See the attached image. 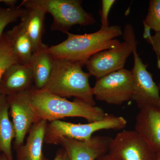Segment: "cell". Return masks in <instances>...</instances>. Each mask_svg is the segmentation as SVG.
<instances>
[{
  "label": "cell",
  "instance_id": "2e32d148",
  "mask_svg": "<svg viewBox=\"0 0 160 160\" xmlns=\"http://www.w3.org/2000/svg\"><path fill=\"white\" fill-rule=\"evenodd\" d=\"M49 46L43 42L32 56L29 65L34 78V88L43 89L48 82L53 69L54 59L48 50Z\"/></svg>",
  "mask_w": 160,
  "mask_h": 160
},
{
  "label": "cell",
  "instance_id": "44dd1931",
  "mask_svg": "<svg viewBox=\"0 0 160 160\" xmlns=\"http://www.w3.org/2000/svg\"><path fill=\"white\" fill-rule=\"evenodd\" d=\"M143 22L155 32H160V0L149 1L148 13Z\"/></svg>",
  "mask_w": 160,
  "mask_h": 160
},
{
  "label": "cell",
  "instance_id": "603a6c76",
  "mask_svg": "<svg viewBox=\"0 0 160 160\" xmlns=\"http://www.w3.org/2000/svg\"><path fill=\"white\" fill-rule=\"evenodd\" d=\"M146 41L152 47L158 57V66L160 69V32H155L154 36H151ZM160 90V81L158 85Z\"/></svg>",
  "mask_w": 160,
  "mask_h": 160
},
{
  "label": "cell",
  "instance_id": "8fae6325",
  "mask_svg": "<svg viewBox=\"0 0 160 160\" xmlns=\"http://www.w3.org/2000/svg\"><path fill=\"white\" fill-rule=\"evenodd\" d=\"M112 138L93 136L87 141L62 138L59 144L66 152L69 160H96L108 152Z\"/></svg>",
  "mask_w": 160,
  "mask_h": 160
},
{
  "label": "cell",
  "instance_id": "d4e9b609",
  "mask_svg": "<svg viewBox=\"0 0 160 160\" xmlns=\"http://www.w3.org/2000/svg\"><path fill=\"white\" fill-rule=\"evenodd\" d=\"M96 160H121L115 156L107 152L100 157L97 159Z\"/></svg>",
  "mask_w": 160,
  "mask_h": 160
},
{
  "label": "cell",
  "instance_id": "7a4b0ae2",
  "mask_svg": "<svg viewBox=\"0 0 160 160\" xmlns=\"http://www.w3.org/2000/svg\"><path fill=\"white\" fill-rule=\"evenodd\" d=\"M28 96L38 121L43 120L50 122L66 118L78 117L92 122L103 119L107 114L98 106H92L76 98L69 101L34 87L28 91Z\"/></svg>",
  "mask_w": 160,
  "mask_h": 160
},
{
  "label": "cell",
  "instance_id": "f1b7e54d",
  "mask_svg": "<svg viewBox=\"0 0 160 160\" xmlns=\"http://www.w3.org/2000/svg\"></svg>",
  "mask_w": 160,
  "mask_h": 160
},
{
  "label": "cell",
  "instance_id": "cb8c5ba5",
  "mask_svg": "<svg viewBox=\"0 0 160 160\" xmlns=\"http://www.w3.org/2000/svg\"><path fill=\"white\" fill-rule=\"evenodd\" d=\"M53 160H69L66 152L63 148L59 149L56 152Z\"/></svg>",
  "mask_w": 160,
  "mask_h": 160
},
{
  "label": "cell",
  "instance_id": "9c48e42d",
  "mask_svg": "<svg viewBox=\"0 0 160 160\" xmlns=\"http://www.w3.org/2000/svg\"><path fill=\"white\" fill-rule=\"evenodd\" d=\"M108 152L121 160H156V152L135 130H125L112 138Z\"/></svg>",
  "mask_w": 160,
  "mask_h": 160
},
{
  "label": "cell",
  "instance_id": "ffe728a7",
  "mask_svg": "<svg viewBox=\"0 0 160 160\" xmlns=\"http://www.w3.org/2000/svg\"><path fill=\"white\" fill-rule=\"evenodd\" d=\"M26 9L21 6L2 8L0 7V38L6 26L21 18Z\"/></svg>",
  "mask_w": 160,
  "mask_h": 160
},
{
  "label": "cell",
  "instance_id": "5bb4252c",
  "mask_svg": "<svg viewBox=\"0 0 160 160\" xmlns=\"http://www.w3.org/2000/svg\"><path fill=\"white\" fill-rule=\"evenodd\" d=\"M20 6H23L26 10L20 18L19 25L30 38L34 52L43 42L46 13L41 7L34 4L32 0H24Z\"/></svg>",
  "mask_w": 160,
  "mask_h": 160
},
{
  "label": "cell",
  "instance_id": "4fadbf2b",
  "mask_svg": "<svg viewBox=\"0 0 160 160\" xmlns=\"http://www.w3.org/2000/svg\"><path fill=\"white\" fill-rule=\"evenodd\" d=\"M34 87V78L29 64H13L6 70L0 83V94L6 96L29 91Z\"/></svg>",
  "mask_w": 160,
  "mask_h": 160
},
{
  "label": "cell",
  "instance_id": "484cf974",
  "mask_svg": "<svg viewBox=\"0 0 160 160\" xmlns=\"http://www.w3.org/2000/svg\"><path fill=\"white\" fill-rule=\"evenodd\" d=\"M0 3H3L8 7H16L17 1L16 0H0Z\"/></svg>",
  "mask_w": 160,
  "mask_h": 160
},
{
  "label": "cell",
  "instance_id": "7402d4cb",
  "mask_svg": "<svg viewBox=\"0 0 160 160\" xmlns=\"http://www.w3.org/2000/svg\"><path fill=\"white\" fill-rule=\"evenodd\" d=\"M115 0H102V8L99 12L101 27H106L109 26L108 21V16L112 7L115 2Z\"/></svg>",
  "mask_w": 160,
  "mask_h": 160
},
{
  "label": "cell",
  "instance_id": "ac0fdd59",
  "mask_svg": "<svg viewBox=\"0 0 160 160\" xmlns=\"http://www.w3.org/2000/svg\"><path fill=\"white\" fill-rule=\"evenodd\" d=\"M18 63L29 64L34 52L29 36L19 24L6 32Z\"/></svg>",
  "mask_w": 160,
  "mask_h": 160
},
{
  "label": "cell",
  "instance_id": "3957f363",
  "mask_svg": "<svg viewBox=\"0 0 160 160\" xmlns=\"http://www.w3.org/2000/svg\"><path fill=\"white\" fill-rule=\"evenodd\" d=\"M84 66L77 62L54 59L50 77L42 89L61 97H74L96 106L92 88L89 82L91 76L83 71Z\"/></svg>",
  "mask_w": 160,
  "mask_h": 160
},
{
  "label": "cell",
  "instance_id": "4316f807",
  "mask_svg": "<svg viewBox=\"0 0 160 160\" xmlns=\"http://www.w3.org/2000/svg\"><path fill=\"white\" fill-rule=\"evenodd\" d=\"M156 160H160V151L156 152Z\"/></svg>",
  "mask_w": 160,
  "mask_h": 160
},
{
  "label": "cell",
  "instance_id": "6da1fadb",
  "mask_svg": "<svg viewBox=\"0 0 160 160\" xmlns=\"http://www.w3.org/2000/svg\"><path fill=\"white\" fill-rule=\"evenodd\" d=\"M67 38L62 42L49 47L53 59L69 60L85 66L93 55L111 49L120 42L117 38L123 34L121 26L112 25L101 27L91 33L76 34L67 32Z\"/></svg>",
  "mask_w": 160,
  "mask_h": 160
},
{
  "label": "cell",
  "instance_id": "e0dca14e",
  "mask_svg": "<svg viewBox=\"0 0 160 160\" xmlns=\"http://www.w3.org/2000/svg\"><path fill=\"white\" fill-rule=\"evenodd\" d=\"M15 136V130L10 118L7 97L0 94V153L7 160H14L12 142Z\"/></svg>",
  "mask_w": 160,
  "mask_h": 160
},
{
  "label": "cell",
  "instance_id": "83f0119b",
  "mask_svg": "<svg viewBox=\"0 0 160 160\" xmlns=\"http://www.w3.org/2000/svg\"><path fill=\"white\" fill-rule=\"evenodd\" d=\"M0 160H7V159L2 154L0 153Z\"/></svg>",
  "mask_w": 160,
  "mask_h": 160
},
{
  "label": "cell",
  "instance_id": "30bf717a",
  "mask_svg": "<svg viewBox=\"0 0 160 160\" xmlns=\"http://www.w3.org/2000/svg\"><path fill=\"white\" fill-rule=\"evenodd\" d=\"M6 97L9 115L15 130V149L24 144L32 126L38 121L29 102L28 91Z\"/></svg>",
  "mask_w": 160,
  "mask_h": 160
},
{
  "label": "cell",
  "instance_id": "7c38bea8",
  "mask_svg": "<svg viewBox=\"0 0 160 160\" xmlns=\"http://www.w3.org/2000/svg\"><path fill=\"white\" fill-rule=\"evenodd\" d=\"M135 130L156 152L160 151V108L148 106L140 109Z\"/></svg>",
  "mask_w": 160,
  "mask_h": 160
},
{
  "label": "cell",
  "instance_id": "d6986e66",
  "mask_svg": "<svg viewBox=\"0 0 160 160\" xmlns=\"http://www.w3.org/2000/svg\"><path fill=\"white\" fill-rule=\"evenodd\" d=\"M18 63L8 35L5 32L0 38V83L6 70Z\"/></svg>",
  "mask_w": 160,
  "mask_h": 160
},
{
  "label": "cell",
  "instance_id": "277c9868",
  "mask_svg": "<svg viewBox=\"0 0 160 160\" xmlns=\"http://www.w3.org/2000/svg\"><path fill=\"white\" fill-rule=\"evenodd\" d=\"M127 121L122 116L107 114L103 119L86 124H75L61 120L47 124L44 143L59 145L60 140L66 138L78 141L90 139L96 132L103 129L121 130L126 128Z\"/></svg>",
  "mask_w": 160,
  "mask_h": 160
},
{
  "label": "cell",
  "instance_id": "8992f818",
  "mask_svg": "<svg viewBox=\"0 0 160 160\" xmlns=\"http://www.w3.org/2000/svg\"><path fill=\"white\" fill-rule=\"evenodd\" d=\"M53 18L52 31L66 33L72 26H87L96 22L93 15L85 11L80 0H32Z\"/></svg>",
  "mask_w": 160,
  "mask_h": 160
},
{
  "label": "cell",
  "instance_id": "ba28073f",
  "mask_svg": "<svg viewBox=\"0 0 160 160\" xmlns=\"http://www.w3.org/2000/svg\"><path fill=\"white\" fill-rule=\"evenodd\" d=\"M124 42L111 49L100 51L91 57L86 62L88 72L97 80L106 75L124 69L126 60L132 53L131 42L125 35Z\"/></svg>",
  "mask_w": 160,
  "mask_h": 160
},
{
  "label": "cell",
  "instance_id": "5b68a950",
  "mask_svg": "<svg viewBox=\"0 0 160 160\" xmlns=\"http://www.w3.org/2000/svg\"><path fill=\"white\" fill-rule=\"evenodd\" d=\"M123 34L131 42L134 65L131 70L133 81L132 99L140 109L148 106L160 108V90L152 78L151 73L147 70V64L143 62L137 52V42L134 29L131 24H126Z\"/></svg>",
  "mask_w": 160,
  "mask_h": 160
},
{
  "label": "cell",
  "instance_id": "9a60e30c",
  "mask_svg": "<svg viewBox=\"0 0 160 160\" xmlns=\"http://www.w3.org/2000/svg\"><path fill=\"white\" fill-rule=\"evenodd\" d=\"M48 122L45 120H40L32 125L24 144L14 149L16 160H49L43 151Z\"/></svg>",
  "mask_w": 160,
  "mask_h": 160
},
{
  "label": "cell",
  "instance_id": "52a82bcc",
  "mask_svg": "<svg viewBox=\"0 0 160 160\" xmlns=\"http://www.w3.org/2000/svg\"><path fill=\"white\" fill-rule=\"evenodd\" d=\"M94 97L110 105L119 106L132 99L133 81L131 70L123 69L100 78L92 88Z\"/></svg>",
  "mask_w": 160,
  "mask_h": 160
}]
</instances>
